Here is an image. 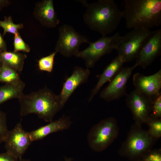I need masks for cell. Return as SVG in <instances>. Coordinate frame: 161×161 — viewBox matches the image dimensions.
<instances>
[{
  "instance_id": "cell-1",
  "label": "cell",
  "mask_w": 161,
  "mask_h": 161,
  "mask_svg": "<svg viewBox=\"0 0 161 161\" xmlns=\"http://www.w3.org/2000/svg\"><path fill=\"white\" fill-rule=\"evenodd\" d=\"M86 8L84 22L91 30L105 36L114 31L122 18V11L113 0H98L89 3L80 2Z\"/></svg>"
},
{
  "instance_id": "cell-17",
  "label": "cell",
  "mask_w": 161,
  "mask_h": 161,
  "mask_svg": "<svg viewBox=\"0 0 161 161\" xmlns=\"http://www.w3.org/2000/svg\"><path fill=\"white\" fill-rule=\"evenodd\" d=\"M124 62L122 58L117 55L105 68L103 72L98 76V80L92 89L89 98L91 101L101 87L107 82H110L123 67Z\"/></svg>"
},
{
  "instance_id": "cell-9",
  "label": "cell",
  "mask_w": 161,
  "mask_h": 161,
  "mask_svg": "<svg viewBox=\"0 0 161 161\" xmlns=\"http://www.w3.org/2000/svg\"><path fill=\"white\" fill-rule=\"evenodd\" d=\"M137 66L123 67L100 92V97L109 102L126 95V84L134 69Z\"/></svg>"
},
{
  "instance_id": "cell-31",
  "label": "cell",
  "mask_w": 161,
  "mask_h": 161,
  "mask_svg": "<svg viewBox=\"0 0 161 161\" xmlns=\"http://www.w3.org/2000/svg\"><path fill=\"white\" fill-rule=\"evenodd\" d=\"M65 161H72V159L71 158H68L65 157Z\"/></svg>"
},
{
  "instance_id": "cell-33",
  "label": "cell",
  "mask_w": 161,
  "mask_h": 161,
  "mask_svg": "<svg viewBox=\"0 0 161 161\" xmlns=\"http://www.w3.org/2000/svg\"><path fill=\"white\" fill-rule=\"evenodd\" d=\"M1 64L0 63V70L1 69Z\"/></svg>"
},
{
  "instance_id": "cell-15",
  "label": "cell",
  "mask_w": 161,
  "mask_h": 161,
  "mask_svg": "<svg viewBox=\"0 0 161 161\" xmlns=\"http://www.w3.org/2000/svg\"><path fill=\"white\" fill-rule=\"evenodd\" d=\"M33 14L42 25L46 27L54 28L60 23L52 0H43L37 2Z\"/></svg>"
},
{
  "instance_id": "cell-14",
  "label": "cell",
  "mask_w": 161,
  "mask_h": 161,
  "mask_svg": "<svg viewBox=\"0 0 161 161\" xmlns=\"http://www.w3.org/2000/svg\"><path fill=\"white\" fill-rule=\"evenodd\" d=\"M90 74L89 69L78 66L74 67L72 75L67 78L64 83L59 95L63 106L76 89L87 81Z\"/></svg>"
},
{
  "instance_id": "cell-28",
  "label": "cell",
  "mask_w": 161,
  "mask_h": 161,
  "mask_svg": "<svg viewBox=\"0 0 161 161\" xmlns=\"http://www.w3.org/2000/svg\"><path fill=\"white\" fill-rule=\"evenodd\" d=\"M19 160L6 152L0 154V161H19Z\"/></svg>"
},
{
  "instance_id": "cell-7",
  "label": "cell",
  "mask_w": 161,
  "mask_h": 161,
  "mask_svg": "<svg viewBox=\"0 0 161 161\" xmlns=\"http://www.w3.org/2000/svg\"><path fill=\"white\" fill-rule=\"evenodd\" d=\"M120 36L119 32L109 37L102 36L94 42L89 41L88 47L79 51L75 56L83 59L87 68H92L101 57L115 49L116 44Z\"/></svg>"
},
{
  "instance_id": "cell-8",
  "label": "cell",
  "mask_w": 161,
  "mask_h": 161,
  "mask_svg": "<svg viewBox=\"0 0 161 161\" xmlns=\"http://www.w3.org/2000/svg\"><path fill=\"white\" fill-rule=\"evenodd\" d=\"M59 32L55 51L65 57L75 56L79 51L80 46L83 43L89 42L86 36L80 34L69 25L61 26Z\"/></svg>"
},
{
  "instance_id": "cell-22",
  "label": "cell",
  "mask_w": 161,
  "mask_h": 161,
  "mask_svg": "<svg viewBox=\"0 0 161 161\" xmlns=\"http://www.w3.org/2000/svg\"><path fill=\"white\" fill-rule=\"evenodd\" d=\"M57 53L55 51L48 55L40 58L38 61L39 69L48 72H51L53 68L55 57Z\"/></svg>"
},
{
  "instance_id": "cell-29",
  "label": "cell",
  "mask_w": 161,
  "mask_h": 161,
  "mask_svg": "<svg viewBox=\"0 0 161 161\" xmlns=\"http://www.w3.org/2000/svg\"><path fill=\"white\" fill-rule=\"evenodd\" d=\"M7 50L6 43L0 32V52Z\"/></svg>"
},
{
  "instance_id": "cell-21",
  "label": "cell",
  "mask_w": 161,
  "mask_h": 161,
  "mask_svg": "<svg viewBox=\"0 0 161 161\" xmlns=\"http://www.w3.org/2000/svg\"><path fill=\"white\" fill-rule=\"evenodd\" d=\"M0 27L2 28L4 30L3 36L7 33L15 35L18 32V30L23 28V25L21 23L15 24L11 16L8 17L5 16L4 20H0Z\"/></svg>"
},
{
  "instance_id": "cell-19",
  "label": "cell",
  "mask_w": 161,
  "mask_h": 161,
  "mask_svg": "<svg viewBox=\"0 0 161 161\" xmlns=\"http://www.w3.org/2000/svg\"><path fill=\"white\" fill-rule=\"evenodd\" d=\"M25 86L22 81L18 84H5L0 86V105L9 100L19 98L23 93Z\"/></svg>"
},
{
  "instance_id": "cell-16",
  "label": "cell",
  "mask_w": 161,
  "mask_h": 161,
  "mask_svg": "<svg viewBox=\"0 0 161 161\" xmlns=\"http://www.w3.org/2000/svg\"><path fill=\"white\" fill-rule=\"evenodd\" d=\"M72 123L68 117L63 115L57 120L29 132V135L32 142L41 140L53 133L68 129Z\"/></svg>"
},
{
  "instance_id": "cell-4",
  "label": "cell",
  "mask_w": 161,
  "mask_h": 161,
  "mask_svg": "<svg viewBox=\"0 0 161 161\" xmlns=\"http://www.w3.org/2000/svg\"><path fill=\"white\" fill-rule=\"evenodd\" d=\"M155 140L141 126L135 123L123 143L119 153L122 156L138 161L151 150Z\"/></svg>"
},
{
  "instance_id": "cell-2",
  "label": "cell",
  "mask_w": 161,
  "mask_h": 161,
  "mask_svg": "<svg viewBox=\"0 0 161 161\" xmlns=\"http://www.w3.org/2000/svg\"><path fill=\"white\" fill-rule=\"evenodd\" d=\"M18 99L21 117L35 114L49 123L53 121L55 114L64 107L59 95L47 87L28 94L23 93Z\"/></svg>"
},
{
  "instance_id": "cell-5",
  "label": "cell",
  "mask_w": 161,
  "mask_h": 161,
  "mask_svg": "<svg viewBox=\"0 0 161 161\" xmlns=\"http://www.w3.org/2000/svg\"><path fill=\"white\" fill-rule=\"evenodd\" d=\"M119 134L117 122L110 117L103 119L93 126L87 135L90 148L96 152L106 149L116 139Z\"/></svg>"
},
{
  "instance_id": "cell-26",
  "label": "cell",
  "mask_w": 161,
  "mask_h": 161,
  "mask_svg": "<svg viewBox=\"0 0 161 161\" xmlns=\"http://www.w3.org/2000/svg\"><path fill=\"white\" fill-rule=\"evenodd\" d=\"M161 117V93L153 100L150 117L159 119Z\"/></svg>"
},
{
  "instance_id": "cell-13",
  "label": "cell",
  "mask_w": 161,
  "mask_h": 161,
  "mask_svg": "<svg viewBox=\"0 0 161 161\" xmlns=\"http://www.w3.org/2000/svg\"><path fill=\"white\" fill-rule=\"evenodd\" d=\"M133 81L135 90L152 100L161 93V69L148 76L136 73L133 76Z\"/></svg>"
},
{
  "instance_id": "cell-34",
  "label": "cell",
  "mask_w": 161,
  "mask_h": 161,
  "mask_svg": "<svg viewBox=\"0 0 161 161\" xmlns=\"http://www.w3.org/2000/svg\"></svg>"
},
{
  "instance_id": "cell-25",
  "label": "cell",
  "mask_w": 161,
  "mask_h": 161,
  "mask_svg": "<svg viewBox=\"0 0 161 161\" xmlns=\"http://www.w3.org/2000/svg\"><path fill=\"white\" fill-rule=\"evenodd\" d=\"M9 131L7 125L6 114L0 111V144L4 142Z\"/></svg>"
},
{
  "instance_id": "cell-11",
  "label": "cell",
  "mask_w": 161,
  "mask_h": 161,
  "mask_svg": "<svg viewBox=\"0 0 161 161\" xmlns=\"http://www.w3.org/2000/svg\"><path fill=\"white\" fill-rule=\"evenodd\" d=\"M127 106L131 112L135 124L141 126L150 118L153 100L136 90L126 95Z\"/></svg>"
},
{
  "instance_id": "cell-24",
  "label": "cell",
  "mask_w": 161,
  "mask_h": 161,
  "mask_svg": "<svg viewBox=\"0 0 161 161\" xmlns=\"http://www.w3.org/2000/svg\"><path fill=\"white\" fill-rule=\"evenodd\" d=\"M13 45L14 52L22 51L27 53L30 52V47L24 41L19 32L14 35Z\"/></svg>"
},
{
  "instance_id": "cell-18",
  "label": "cell",
  "mask_w": 161,
  "mask_h": 161,
  "mask_svg": "<svg viewBox=\"0 0 161 161\" xmlns=\"http://www.w3.org/2000/svg\"><path fill=\"white\" fill-rule=\"evenodd\" d=\"M27 55L19 52L8 51L0 52V63L6 65L18 72H21L23 69Z\"/></svg>"
},
{
  "instance_id": "cell-27",
  "label": "cell",
  "mask_w": 161,
  "mask_h": 161,
  "mask_svg": "<svg viewBox=\"0 0 161 161\" xmlns=\"http://www.w3.org/2000/svg\"><path fill=\"white\" fill-rule=\"evenodd\" d=\"M138 161H161V150H150Z\"/></svg>"
},
{
  "instance_id": "cell-23",
  "label": "cell",
  "mask_w": 161,
  "mask_h": 161,
  "mask_svg": "<svg viewBox=\"0 0 161 161\" xmlns=\"http://www.w3.org/2000/svg\"><path fill=\"white\" fill-rule=\"evenodd\" d=\"M146 124H148V131L150 135L155 139L161 136V119L150 117Z\"/></svg>"
},
{
  "instance_id": "cell-12",
  "label": "cell",
  "mask_w": 161,
  "mask_h": 161,
  "mask_svg": "<svg viewBox=\"0 0 161 161\" xmlns=\"http://www.w3.org/2000/svg\"><path fill=\"white\" fill-rule=\"evenodd\" d=\"M161 53V29L153 31L141 48L136 58L135 64L145 68Z\"/></svg>"
},
{
  "instance_id": "cell-10",
  "label": "cell",
  "mask_w": 161,
  "mask_h": 161,
  "mask_svg": "<svg viewBox=\"0 0 161 161\" xmlns=\"http://www.w3.org/2000/svg\"><path fill=\"white\" fill-rule=\"evenodd\" d=\"M4 142L6 152L20 160L32 142L29 132L24 129L20 122L9 131Z\"/></svg>"
},
{
  "instance_id": "cell-3",
  "label": "cell",
  "mask_w": 161,
  "mask_h": 161,
  "mask_svg": "<svg viewBox=\"0 0 161 161\" xmlns=\"http://www.w3.org/2000/svg\"><path fill=\"white\" fill-rule=\"evenodd\" d=\"M123 18L129 29L150 30L161 24V0H125Z\"/></svg>"
},
{
  "instance_id": "cell-32",
  "label": "cell",
  "mask_w": 161,
  "mask_h": 161,
  "mask_svg": "<svg viewBox=\"0 0 161 161\" xmlns=\"http://www.w3.org/2000/svg\"><path fill=\"white\" fill-rule=\"evenodd\" d=\"M19 161H30V160L27 159H21L19 160Z\"/></svg>"
},
{
  "instance_id": "cell-20",
  "label": "cell",
  "mask_w": 161,
  "mask_h": 161,
  "mask_svg": "<svg viewBox=\"0 0 161 161\" xmlns=\"http://www.w3.org/2000/svg\"><path fill=\"white\" fill-rule=\"evenodd\" d=\"M18 72L10 67L4 64H1L0 70V82L5 84L16 85L23 81Z\"/></svg>"
},
{
  "instance_id": "cell-6",
  "label": "cell",
  "mask_w": 161,
  "mask_h": 161,
  "mask_svg": "<svg viewBox=\"0 0 161 161\" xmlns=\"http://www.w3.org/2000/svg\"><path fill=\"white\" fill-rule=\"evenodd\" d=\"M153 31L143 28L132 29L123 36H121L116 44L115 49L118 55L124 63L136 59L142 47Z\"/></svg>"
},
{
  "instance_id": "cell-30",
  "label": "cell",
  "mask_w": 161,
  "mask_h": 161,
  "mask_svg": "<svg viewBox=\"0 0 161 161\" xmlns=\"http://www.w3.org/2000/svg\"><path fill=\"white\" fill-rule=\"evenodd\" d=\"M10 4V2L7 0H0V11L2 8L9 5Z\"/></svg>"
}]
</instances>
